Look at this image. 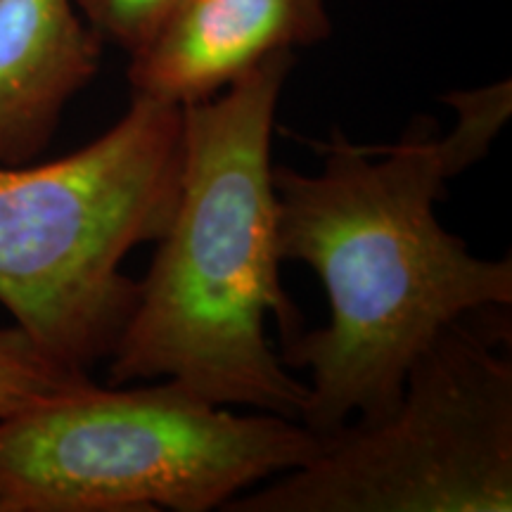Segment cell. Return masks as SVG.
Listing matches in <instances>:
<instances>
[{"instance_id": "cell-1", "label": "cell", "mask_w": 512, "mask_h": 512, "mask_svg": "<svg viewBox=\"0 0 512 512\" xmlns=\"http://www.w3.org/2000/svg\"><path fill=\"white\" fill-rule=\"evenodd\" d=\"M456 124L418 119L392 145L318 140V174L273 166L278 252L318 273L328 325L283 342L309 370L302 422L320 437L394 408L418 354L446 325L512 304V259H482L437 219L448 183L489 155L512 114V83L444 98Z\"/></svg>"}, {"instance_id": "cell-2", "label": "cell", "mask_w": 512, "mask_h": 512, "mask_svg": "<svg viewBox=\"0 0 512 512\" xmlns=\"http://www.w3.org/2000/svg\"><path fill=\"white\" fill-rule=\"evenodd\" d=\"M294 69L283 50L214 98L183 107V169L174 214L110 354V384L174 380L216 406L302 422L306 382L266 337L302 316L280 283L273 131Z\"/></svg>"}, {"instance_id": "cell-3", "label": "cell", "mask_w": 512, "mask_h": 512, "mask_svg": "<svg viewBox=\"0 0 512 512\" xmlns=\"http://www.w3.org/2000/svg\"><path fill=\"white\" fill-rule=\"evenodd\" d=\"M181 169L183 107L136 95L72 155L0 164V304L55 361L110 358L138 299L121 264L169 226Z\"/></svg>"}, {"instance_id": "cell-4", "label": "cell", "mask_w": 512, "mask_h": 512, "mask_svg": "<svg viewBox=\"0 0 512 512\" xmlns=\"http://www.w3.org/2000/svg\"><path fill=\"white\" fill-rule=\"evenodd\" d=\"M320 446L304 422L216 406L174 380L93 382L0 420V491L8 512H209Z\"/></svg>"}, {"instance_id": "cell-5", "label": "cell", "mask_w": 512, "mask_h": 512, "mask_svg": "<svg viewBox=\"0 0 512 512\" xmlns=\"http://www.w3.org/2000/svg\"><path fill=\"white\" fill-rule=\"evenodd\" d=\"M510 306L470 311L420 351L401 396L325 434L318 456L228 512H510Z\"/></svg>"}, {"instance_id": "cell-6", "label": "cell", "mask_w": 512, "mask_h": 512, "mask_svg": "<svg viewBox=\"0 0 512 512\" xmlns=\"http://www.w3.org/2000/svg\"><path fill=\"white\" fill-rule=\"evenodd\" d=\"M330 36L325 0H176L150 43L131 55L126 76L136 98L188 107L273 53Z\"/></svg>"}, {"instance_id": "cell-7", "label": "cell", "mask_w": 512, "mask_h": 512, "mask_svg": "<svg viewBox=\"0 0 512 512\" xmlns=\"http://www.w3.org/2000/svg\"><path fill=\"white\" fill-rule=\"evenodd\" d=\"M102 46L74 0H0V164L46 152L67 105L98 74Z\"/></svg>"}, {"instance_id": "cell-8", "label": "cell", "mask_w": 512, "mask_h": 512, "mask_svg": "<svg viewBox=\"0 0 512 512\" xmlns=\"http://www.w3.org/2000/svg\"><path fill=\"white\" fill-rule=\"evenodd\" d=\"M93 384L91 375L48 356L22 328L0 330V420Z\"/></svg>"}, {"instance_id": "cell-9", "label": "cell", "mask_w": 512, "mask_h": 512, "mask_svg": "<svg viewBox=\"0 0 512 512\" xmlns=\"http://www.w3.org/2000/svg\"><path fill=\"white\" fill-rule=\"evenodd\" d=\"M74 5L102 43L131 57L150 43L176 0H74Z\"/></svg>"}, {"instance_id": "cell-10", "label": "cell", "mask_w": 512, "mask_h": 512, "mask_svg": "<svg viewBox=\"0 0 512 512\" xmlns=\"http://www.w3.org/2000/svg\"><path fill=\"white\" fill-rule=\"evenodd\" d=\"M0 512H8V505H5V498H3V491H0Z\"/></svg>"}]
</instances>
